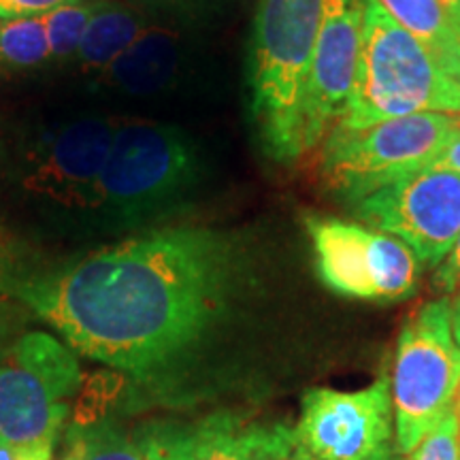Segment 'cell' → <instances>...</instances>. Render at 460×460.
Segmentation results:
<instances>
[{
	"label": "cell",
	"mask_w": 460,
	"mask_h": 460,
	"mask_svg": "<svg viewBox=\"0 0 460 460\" xmlns=\"http://www.w3.org/2000/svg\"><path fill=\"white\" fill-rule=\"evenodd\" d=\"M252 271L247 234L211 224L169 222L79 250L0 226V295L143 401L186 386L233 320Z\"/></svg>",
	"instance_id": "cell-1"
},
{
	"label": "cell",
	"mask_w": 460,
	"mask_h": 460,
	"mask_svg": "<svg viewBox=\"0 0 460 460\" xmlns=\"http://www.w3.org/2000/svg\"><path fill=\"white\" fill-rule=\"evenodd\" d=\"M203 172L200 149L186 130L122 119L101 171L90 222L124 234L169 224L186 209Z\"/></svg>",
	"instance_id": "cell-2"
},
{
	"label": "cell",
	"mask_w": 460,
	"mask_h": 460,
	"mask_svg": "<svg viewBox=\"0 0 460 460\" xmlns=\"http://www.w3.org/2000/svg\"><path fill=\"white\" fill-rule=\"evenodd\" d=\"M324 0H258L247 51L250 118L262 154L278 164L303 156L298 113Z\"/></svg>",
	"instance_id": "cell-3"
},
{
	"label": "cell",
	"mask_w": 460,
	"mask_h": 460,
	"mask_svg": "<svg viewBox=\"0 0 460 460\" xmlns=\"http://www.w3.org/2000/svg\"><path fill=\"white\" fill-rule=\"evenodd\" d=\"M416 113H460V85L377 0H365L358 68L339 128Z\"/></svg>",
	"instance_id": "cell-4"
},
{
	"label": "cell",
	"mask_w": 460,
	"mask_h": 460,
	"mask_svg": "<svg viewBox=\"0 0 460 460\" xmlns=\"http://www.w3.org/2000/svg\"><path fill=\"white\" fill-rule=\"evenodd\" d=\"M456 130L458 113L405 115L358 130L335 126L322 152V181L337 199L358 205L427 171Z\"/></svg>",
	"instance_id": "cell-5"
},
{
	"label": "cell",
	"mask_w": 460,
	"mask_h": 460,
	"mask_svg": "<svg viewBox=\"0 0 460 460\" xmlns=\"http://www.w3.org/2000/svg\"><path fill=\"white\" fill-rule=\"evenodd\" d=\"M460 390V345L452 329V303H427L402 326L393 379L394 439L411 454L430 429L454 410Z\"/></svg>",
	"instance_id": "cell-6"
},
{
	"label": "cell",
	"mask_w": 460,
	"mask_h": 460,
	"mask_svg": "<svg viewBox=\"0 0 460 460\" xmlns=\"http://www.w3.org/2000/svg\"><path fill=\"white\" fill-rule=\"evenodd\" d=\"M82 386L77 354L62 339L26 331L0 362V446H56Z\"/></svg>",
	"instance_id": "cell-7"
},
{
	"label": "cell",
	"mask_w": 460,
	"mask_h": 460,
	"mask_svg": "<svg viewBox=\"0 0 460 460\" xmlns=\"http://www.w3.org/2000/svg\"><path fill=\"white\" fill-rule=\"evenodd\" d=\"M122 118L66 119L41 132L20 164L22 192L49 214L90 220L96 186Z\"/></svg>",
	"instance_id": "cell-8"
},
{
	"label": "cell",
	"mask_w": 460,
	"mask_h": 460,
	"mask_svg": "<svg viewBox=\"0 0 460 460\" xmlns=\"http://www.w3.org/2000/svg\"><path fill=\"white\" fill-rule=\"evenodd\" d=\"M315 269L343 296L399 301L416 290L420 262L402 241L362 224L309 216Z\"/></svg>",
	"instance_id": "cell-9"
},
{
	"label": "cell",
	"mask_w": 460,
	"mask_h": 460,
	"mask_svg": "<svg viewBox=\"0 0 460 460\" xmlns=\"http://www.w3.org/2000/svg\"><path fill=\"white\" fill-rule=\"evenodd\" d=\"M367 226L399 239L422 267H439L460 234V175L422 171L356 205Z\"/></svg>",
	"instance_id": "cell-10"
},
{
	"label": "cell",
	"mask_w": 460,
	"mask_h": 460,
	"mask_svg": "<svg viewBox=\"0 0 460 460\" xmlns=\"http://www.w3.org/2000/svg\"><path fill=\"white\" fill-rule=\"evenodd\" d=\"M393 394L386 377L362 390L305 393L295 429L298 447L315 460H382L393 450Z\"/></svg>",
	"instance_id": "cell-11"
},
{
	"label": "cell",
	"mask_w": 460,
	"mask_h": 460,
	"mask_svg": "<svg viewBox=\"0 0 460 460\" xmlns=\"http://www.w3.org/2000/svg\"><path fill=\"white\" fill-rule=\"evenodd\" d=\"M365 0H324V15L298 113L301 154L335 128L348 107L358 68Z\"/></svg>",
	"instance_id": "cell-12"
},
{
	"label": "cell",
	"mask_w": 460,
	"mask_h": 460,
	"mask_svg": "<svg viewBox=\"0 0 460 460\" xmlns=\"http://www.w3.org/2000/svg\"><path fill=\"white\" fill-rule=\"evenodd\" d=\"M295 429L243 422L234 413H214L197 424L194 460H288L296 452Z\"/></svg>",
	"instance_id": "cell-13"
},
{
	"label": "cell",
	"mask_w": 460,
	"mask_h": 460,
	"mask_svg": "<svg viewBox=\"0 0 460 460\" xmlns=\"http://www.w3.org/2000/svg\"><path fill=\"white\" fill-rule=\"evenodd\" d=\"M177 41L169 31L146 28L101 77L111 88L132 96H147L163 90L175 75Z\"/></svg>",
	"instance_id": "cell-14"
},
{
	"label": "cell",
	"mask_w": 460,
	"mask_h": 460,
	"mask_svg": "<svg viewBox=\"0 0 460 460\" xmlns=\"http://www.w3.org/2000/svg\"><path fill=\"white\" fill-rule=\"evenodd\" d=\"M65 437L77 460H149V424L128 429L111 413L77 410Z\"/></svg>",
	"instance_id": "cell-15"
},
{
	"label": "cell",
	"mask_w": 460,
	"mask_h": 460,
	"mask_svg": "<svg viewBox=\"0 0 460 460\" xmlns=\"http://www.w3.org/2000/svg\"><path fill=\"white\" fill-rule=\"evenodd\" d=\"M146 17L122 0H96L75 60L88 73H102L146 31Z\"/></svg>",
	"instance_id": "cell-16"
},
{
	"label": "cell",
	"mask_w": 460,
	"mask_h": 460,
	"mask_svg": "<svg viewBox=\"0 0 460 460\" xmlns=\"http://www.w3.org/2000/svg\"><path fill=\"white\" fill-rule=\"evenodd\" d=\"M460 85V26L439 0H377Z\"/></svg>",
	"instance_id": "cell-17"
},
{
	"label": "cell",
	"mask_w": 460,
	"mask_h": 460,
	"mask_svg": "<svg viewBox=\"0 0 460 460\" xmlns=\"http://www.w3.org/2000/svg\"><path fill=\"white\" fill-rule=\"evenodd\" d=\"M51 62L43 17L0 22V71H32Z\"/></svg>",
	"instance_id": "cell-18"
},
{
	"label": "cell",
	"mask_w": 460,
	"mask_h": 460,
	"mask_svg": "<svg viewBox=\"0 0 460 460\" xmlns=\"http://www.w3.org/2000/svg\"><path fill=\"white\" fill-rule=\"evenodd\" d=\"M94 9L96 0H82V3L65 4L43 15L51 62L75 60Z\"/></svg>",
	"instance_id": "cell-19"
},
{
	"label": "cell",
	"mask_w": 460,
	"mask_h": 460,
	"mask_svg": "<svg viewBox=\"0 0 460 460\" xmlns=\"http://www.w3.org/2000/svg\"><path fill=\"white\" fill-rule=\"evenodd\" d=\"M197 427L149 422V460H194Z\"/></svg>",
	"instance_id": "cell-20"
},
{
	"label": "cell",
	"mask_w": 460,
	"mask_h": 460,
	"mask_svg": "<svg viewBox=\"0 0 460 460\" xmlns=\"http://www.w3.org/2000/svg\"><path fill=\"white\" fill-rule=\"evenodd\" d=\"M410 460H460V433L456 407L446 413L420 441Z\"/></svg>",
	"instance_id": "cell-21"
},
{
	"label": "cell",
	"mask_w": 460,
	"mask_h": 460,
	"mask_svg": "<svg viewBox=\"0 0 460 460\" xmlns=\"http://www.w3.org/2000/svg\"><path fill=\"white\" fill-rule=\"evenodd\" d=\"M32 315L20 303L0 295V362L13 343L26 332V324Z\"/></svg>",
	"instance_id": "cell-22"
},
{
	"label": "cell",
	"mask_w": 460,
	"mask_h": 460,
	"mask_svg": "<svg viewBox=\"0 0 460 460\" xmlns=\"http://www.w3.org/2000/svg\"><path fill=\"white\" fill-rule=\"evenodd\" d=\"M73 3H82V0H0V22L43 17L58 7Z\"/></svg>",
	"instance_id": "cell-23"
},
{
	"label": "cell",
	"mask_w": 460,
	"mask_h": 460,
	"mask_svg": "<svg viewBox=\"0 0 460 460\" xmlns=\"http://www.w3.org/2000/svg\"><path fill=\"white\" fill-rule=\"evenodd\" d=\"M435 288L437 290L446 292V295H454L460 292V234L456 243L446 256V261L439 264L435 273Z\"/></svg>",
	"instance_id": "cell-24"
},
{
	"label": "cell",
	"mask_w": 460,
	"mask_h": 460,
	"mask_svg": "<svg viewBox=\"0 0 460 460\" xmlns=\"http://www.w3.org/2000/svg\"><path fill=\"white\" fill-rule=\"evenodd\" d=\"M54 446L26 444V446H0V460H51Z\"/></svg>",
	"instance_id": "cell-25"
},
{
	"label": "cell",
	"mask_w": 460,
	"mask_h": 460,
	"mask_svg": "<svg viewBox=\"0 0 460 460\" xmlns=\"http://www.w3.org/2000/svg\"><path fill=\"white\" fill-rule=\"evenodd\" d=\"M427 171H450L460 175V130L454 132Z\"/></svg>",
	"instance_id": "cell-26"
},
{
	"label": "cell",
	"mask_w": 460,
	"mask_h": 460,
	"mask_svg": "<svg viewBox=\"0 0 460 460\" xmlns=\"http://www.w3.org/2000/svg\"><path fill=\"white\" fill-rule=\"evenodd\" d=\"M452 329H454V337L460 345V295L456 301L452 303Z\"/></svg>",
	"instance_id": "cell-27"
},
{
	"label": "cell",
	"mask_w": 460,
	"mask_h": 460,
	"mask_svg": "<svg viewBox=\"0 0 460 460\" xmlns=\"http://www.w3.org/2000/svg\"><path fill=\"white\" fill-rule=\"evenodd\" d=\"M439 3L444 4L452 20L460 26V0H439Z\"/></svg>",
	"instance_id": "cell-28"
},
{
	"label": "cell",
	"mask_w": 460,
	"mask_h": 460,
	"mask_svg": "<svg viewBox=\"0 0 460 460\" xmlns=\"http://www.w3.org/2000/svg\"><path fill=\"white\" fill-rule=\"evenodd\" d=\"M288 460H315V458H312V456H309V454H307V452H305V450H301V447H296V452H295V454H292V456H290V458H288Z\"/></svg>",
	"instance_id": "cell-29"
},
{
	"label": "cell",
	"mask_w": 460,
	"mask_h": 460,
	"mask_svg": "<svg viewBox=\"0 0 460 460\" xmlns=\"http://www.w3.org/2000/svg\"><path fill=\"white\" fill-rule=\"evenodd\" d=\"M456 418H458V433H460V390H458V396H456Z\"/></svg>",
	"instance_id": "cell-30"
},
{
	"label": "cell",
	"mask_w": 460,
	"mask_h": 460,
	"mask_svg": "<svg viewBox=\"0 0 460 460\" xmlns=\"http://www.w3.org/2000/svg\"><path fill=\"white\" fill-rule=\"evenodd\" d=\"M160 3H190V0H160Z\"/></svg>",
	"instance_id": "cell-31"
},
{
	"label": "cell",
	"mask_w": 460,
	"mask_h": 460,
	"mask_svg": "<svg viewBox=\"0 0 460 460\" xmlns=\"http://www.w3.org/2000/svg\"><path fill=\"white\" fill-rule=\"evenodd\" d=\"M62 460H77V458H75V456H71V454H66V456H65V458H62Z\"/></svg>",
	"instance_id": "cell-32"
},
{
	"label": "cell",
	"mask_w": 460,
	"mask_h": 460,
	"mask_svg": "<svg viewBox=\"0 0 460 460\" xmlns=\"http://www.w3.org/2000/svg\"><path fill=\"white\" fill-rule=\"evenodd\" d=\"M382 460H402V458H394V456H386V458H382Z\"/></svg>",
	"instance_id": "cell-33"
}]
</instances>
